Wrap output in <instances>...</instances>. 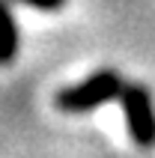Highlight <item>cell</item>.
I'll return each mask as SVG.
<instances>
[{"mask_svg": "<svg viewBox=\"0 0 155 158\" xmlns=\"http://www.w3.org/2000/svg\"><path fill=\"white\" fill-rule=\"evenodd\" d=\"M12 3H24V6L42 9V12H57V9L66 6V0H12Z\"/></svg>", "mask_w": 155, "mask_h": 158, "instance_id": "cell-4", "label": "cell"}, {"mask_svg": "<svg viewBox=\"0 0 155 158\" xmlns=\"http://www.w3.org/2000/svg\"><path fill=\"white\" fill-rule=\"evenodd\" d=\"M122 89H125V78H122L116 69H98L93 72L90 78L78 81L63 87L57 96H54V105L60 107L63 114H86V110H95L102 105H111V102H119Z\"/></svg>", "mask_w": 155, "mask_h": 158, "instance_id": "cell-1", "label": "cell"}, {"mask_svg": "<svg viewBox=\"0 0 155 158\" xmlns=\"http://www.w3.org/2000/svg\"><path fill=\"white\" fill-rule=\"evenodd\" d=\"M119 107L125 116L131 140L140 149H155V98L152 89L140 81H125V89L119 96Z\"/></svg>", "mask_w": 155, "mask_h": 158, "instance_id": "cell-2", "label": "cell"}, {"mask_svg": "<svg viewBox=\"0 0 155 158\" xmlns=\"http://www.w3.org/2000/svg\"><path fill=\"white\" fill-rule=\"evenodd\" d=\"M21 48V30L12 0H0V66H12Z\"/></svg>", "mask_w": 155, "mask_h": 158, "instance_id": "cell-3", "label": "cell"}]
</instances>
